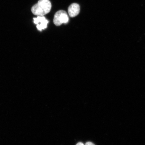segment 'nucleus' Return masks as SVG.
Returning <instances> with one entry per match:
<instances>
[{
    "mask_svg": "<svg viewBox=\"0 0 145 145\" xmlns=\"http://www.w3.org/2000/svg\"><path fill=\"white\" fill-rule=\"evenodd\" d=\"M52 4L49 0H39L37 3L33 5L31 11L34 15L43 16L50 12Z\"/></svg>",
    "mask_w": 145,
    "mask_h": 145,
    "instance_id": "f257e3e1",
    "label": "nucleus"
},
{
    "mask_svg": "<svg viewBox=\"0 0 145 145\" xmlns=\"http://www.w3.org/2000/svg\"><path fill=\"white\" fill-rule=\"evenodd\" d=\"M69 18L67 12L63 10H60L54 15V22L56 26H60L63 23L67 24L69 21Z\"/></svg>",
    "mask_w": 145,
    "mask_h": 145,
    "instance_id": "f03ea898",
    "label": "nucleus"
},
{
    "mask_svg": "<svg viewBox=\"0 0 145 145\" xmlns=\"http://www.w3.org/2000/svg\"><path fill=\"white\" fill-rule=\"evenodd\" d=\"M34 23L37 24V28L40 31L44 29L47 27L49 21L43 16H38L33 18Z\"/></svg>",
    "mask_w": 145,
    "mask_h": 145,
    "instance_id": "7ed1b4c3",
    "label": "nucleus"
},
{
    "mask_svg": "<svg viewBox=\"0 0 145 145\" xmlns=\"http://www.w3.org/2000/svg\"><path fill=\"white\" fill-rule=\"evenodd\" d=\"M80 11V7L76 3H72L69 7L68 12L70 17H76L79 14Z\"/></svg>",
    "mask_w": 145,
    "mask_h": 145,
    "instance_id": "20e7f679",
    "label": "nucleus"
},
{
    "mask_svg": "<svg viewBox=\"0 0 145 145\" xmlns=\"http://www.w3.org/2000/svg\"><path fill=\"white\" fill-rule=\"evenodd\" d=\"M85 145H95V144H93V143H92L91 142H87L86 143V144Z\"/></svg>",
    "mask_w": 145,
    "mask_h": 145,
    "instance_id": "39448f33",
    "label": "nucleus"
},
{
    "mask_svg": "<svg viewBox=\"0 0 145 145\" xmlns=\"http://www.w3.org/2000/svg\"><path fill=\"white\" fill-rule=\"evenodd\" d=\"M76 145H84L82 142H80L78 143V144Z\"/></svg>",
    "mask_w": 145,
    "mask_h": 145,
    "instance_id": "423d86ee",
    "label": "nucleus"
}]
</instances>
